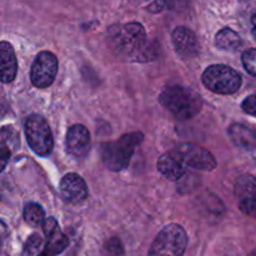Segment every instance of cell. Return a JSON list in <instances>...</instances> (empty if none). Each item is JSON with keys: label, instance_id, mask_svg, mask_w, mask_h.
Here are the masks:
<instances>
[{"label": "cell", "instance_id": "obj_1", "mask_svg": "<svg viewBox=\"0 0 256 256\" xmlns=\"http://www.w3.org/2000/svg\"><path fill=\"white\" fill-rule=\"evenodd\" d=\"M159 102L172 116L179 120H189L196 116L202 108V99L195 90L188 86H168L162 92Z\"/></svg>", "mask_w": 256, "mask_h": 256}, {"label": "cell", "instance_id": "obj_2", "mask_svg": "<svg viewBox=\"0 0 256 256\" xmlns=\"http://www.w3.org/2000/svg\"><path fill=\"white\" fill-rule=\"evenodd\" d=\"M142 132H130L118 140L108 142L102 146V158L105 166L112 172H122L128 168L135 149L142 144Z\"/></svg>", "mask_w": 256, "mask_h": 256}, {"label": "cell", "instance_id": "obj_3", "mask_svg": "<svg viewBox=\"0 0 256 256\" xmlns=\"http://www.w3.org/2000/svg\"><path fill=\"white\" fill-rule=\"evenodd\" d=\"M112 46L122 55L140 58L146 49V32L140 22L115 25L109 29Z\"/></svg>", "mask_w": 256, "mask_h": 256}, {"label": "cell", "instance_id": "obj_4", "mask_svg": "<svg viewBox=\"0 0 256 256\" xmlns=\"http://www.w3.org/2000/svg\"><path fill=\"white\" fill-rule=\"evenodd\" d=\"M188 246V234L178 224L166 225L150 246L148 256H184Z\"/></svg>", "mask_w": 256, "mask_h": 256}, {"label": "cell", "instance_id": "obj_5", "mask_svg": "<svg viewBox=\"0 0 256 256\" xmlns=\"http://www.w3.org/2000/svg\"><path fill=\"white\" fill-rule=\"evenodd\" d=\"M202 84L215 94H234L242 86V75L228 65H210L202 74Z\"/></svg>", "mask_w": 256, "mask_h": 256}, {"label": "cell", "instance_id": "obj_6", "mask_svg": "<svg viewBox=\"0 0 256 256\" xmlns=\"http://www.w3.org/2000/svg\"><path fill=\"white\" fill-rule=\"evenodd\" d=\"M25 136L35 154L46 156L52 152L54 140L46 120L40 115H30L25 122Z\"/></svg>", "mask_w": 256, "mask_h": 256}, {"label": "cell", "instance_id": "obj_7", "mask_svg": "<svg viewBox=\"0 0 256 256\" xmlns=\"http://www.w3.org/2000/svg\"><path fill=\"white\" fill-rule=\"evenodd\" d=\"M58 58L50 52H40L30 69V80L35 88L45 89L54 82L58 74Z\"/></svg>", "mask_w": 256, "mask_h": 256}, {"label": "cell", "instance_id": "obj_8", "mask_svg": "<svg viewBox=\"0 0 256 256\" xmlns=\"http://www.w3.org/2000/svg\"><path fill=\"white\" fill-rule=\"evenodd\" d=\"M180 154L184 158L188 166L202 172H212L216 168V160L214 155L208 152L205 148L195 144H182L178 148Z\"/></svg>", "mask_w": 256, "mask_h": 256}, {"label": "cell", "instance_id": "obj_9", "mask_svg": "<svg viewBox=\"0 0 256 256\" xmlns=\"http://www.w3.org/2000/svg\"><path fill=\"white\" fill-rule=\"evenodd\" d=\"M235 195L240 210L256 219V178L250 175L239 178L235 185Z\"/></svg>", "mask_w": 256, "mask_h": 256}, {"label": "cell", "instance_id": "obj_10", "mask_svg": "<svg viewBox=\"0 0 256 256\" xmlns=\"http://www.w3.org/2000/svg\"><path fill=\"white\" fill-rule=\"evenodd\" d=\"M60 196L65 202L69 204H79L88 198V186L85 180L75 172H69L64 175L59 185Z\"/></svg>", "mask_w": 256, "mask_h": 256}, {"label": "cell", "instance_id": "obj_11", "mask_svg": "<svg viewBox=\"0 0 256 256\" xmlns=\"http://www.w3.org/2000/svg\"><path fill=\"white\" fill-rule=\"evenodd\" d=\"M174 49L182 59H190L199 54L200 44L194 32L185 26H178L172 34Z\"/></svg>", "mask_w": 256, "mask_h": 256}, {"label": "cell", "instance_id": "obj_12", "mask_svg": "<svg viewBox=\"0 0 256 256\" xmlns=\"http://www.w3.org/2000/svg\"><path fill=\"white\" fill-rule=\"evenodd\" d=\"M186 162L178 149L162 154L158 160V170L170 182H178L186 172Z\"/></svg>", "mask_w": 256, "mask_h": 256}, {"label": "cell", "instance_id": "obj_13", "mask_svg": "<svg viewBox=\"0 0 256 256\" xmlns=\"http://www.w3.org/2000/svg\"><path fill=\"white\" fill-rule=\"evenodd\" d=\"M42 232L46 238V252L49 256H56L62 254L68 248L69 240L66 235L62 232L59 229L58 222L54 218H48L42 222Z\"/></svg>", "mask_w": 256, "mask_h": 256}, {"label": "cell", "instance_id": "obj_14", "mask_svg": "<svg viewBox=\"0 0 256 256\" xmlns=\"http://www.w3.org/2000/svg\"><path fill=\"white\" fill-rule=\"evenodd\" d=\"M65 146L68 152L78 158L84 156L90 146V132L84 125H72L69 128L65 138Z\"/></svg>", "mask_w": 256, "mask_h": 256}, {"label": "cell", "instance_id": "obj_15", "mask_svg": "<svg viewBox=\"0 0 256 256\" xmlns=\"http://www.w3.org/2000/svg\"><path fill=\"white\" fill-rule=\"evenodd\" d=\"M0 66L2 82L8 84L15 79L18 72V62L14 49L8 42H0Z\"/></svg>", "mask_w": 256, "mask_h": 256}, {"label": "cell", "instance_id": "obj_16", "mask_svg": "<svg viewBox=\"0 0 256 256\" xmlns=\"http://www.w3.org/2000/svg\"><path fill=\"white\" fill-rule=\"evenodd\" d=\"M229 135L236 146L249 152L256 149V130L254 128L236 122L230 125Z\"/></svg>", "mask_w": 256, "mask_h": 256}, {"label": "cell", "instance_id": "obj_17", "mask_svg": "<svg viewBox=\"0 0 256 256\" xmlns=\"http://www.w3.org/2000/svg\"><path fill=\"white\" fill-rule=\"evenodd\" d=\"M19 146V138L12 126H4L0 134V168L5 169L6 162H9L10 155Z\"/></svg>", "mask_w": 256, "mask_h": 256}, {"label": "cell", "instance_id": "obj_18", "mask_svg": "<svg viewBox=\"0 0 256 256\" xmlns=\"http://www.w3.org/2000/svg\"><path fill=\"white\" fill-rule=\"evenodd\" d=\"M215 44L219 49L228 50V52H235L239 49L242 44V40L236 32L230 28H224L220 30L215 38Z\"/></svg>", "mask_w": 256, "mask_h": 256}, {"label": "cell", "instance_id": "obj_19", "mask_svg": "<svg viewBox=\"0 0 256 256\" xmlns=\"http://www.w3.org/2000/svg\"><path fill=\"white\" fill-rule=\"evenodd\" d=\"M44 210L36 202H28L24 208V219L32 226H39L44 222Z\"/></svg>", "mask_w": 256, "mask_h": 256}, {"label": "cell", "instance_id": "obj_20", "mask_svg": "<svg viewBox=\"0 0 256 256\" xmlns=\"http://www.w3.org/2000/svg\"><path fill=\"white\" fill-rule=\"evenodd\" d=\"M25 256H49L46 252V242L38 234L32 235L25 245Z\"/></svg>", "mask_w": 256, "mask_h": 256}, {"label": "cell", "instance_id": "obj_21", "mask_svg": "<svg viewBox=\"0 0 256 256\" xmlns=\"http://www.w3.org/2000/svg\"><path fill=\"white\" fill-rule=\"evenodd\" d=\"M242 65H244L245 70L252 76L256 78V49L245 50L242 52Z\"/></svg>", "mask_w": 256, "mask_h": 256}, {"label": "cell", "instance_id": "obj_22", "mask_svg": "<svg viewBox=\"0 0 256 256\" xmlns=\"http://www.w3.org/2000/svg\"><path fill=\"white\" fill-rule=\"evenodd\" d=\"M104 250L105 254L108 256H122V252H124L122 242L118 238H112L110 240H108L104 246Z\"/></svg>", "mask_w": 256, "mask_h": 256}, {"label": "cell", "instance_id": "obj_23", "mask_svg": "<svg viewBox=\"0 0 256 256\" xmlns=\"http://www.w3.org/2000/svg\"><path fill=\"white\" fill-rule=\"evenodd\" d=\"M242 108L246 114L256 116V94L248 96L246 99L242 102Z\"/></svg>", "mask_w": 256, "mask_h": 256}, {"label": "cell", "instance_id": "obj_24", "mask_svg": "<svg viewBox=\"0 0 256 256\" xmlns=\"http://www.w3.org/2000/svg\"><path fill=\"white\" fill-rule=\"evenodd\" d=\"M252 36L255 38V40H256V12L254 15H252Z\"/></svg>", "mask_w": 256, "mask_h": 256}, {"label": "cell", "instance_id": "obj_25", "mask_svg": "<svg viewBox=\"0 0 256 256\" xmlns=\"http://www.w3.org/2000/svg\"><path fill=\"white\" fill-rule=\"evenodd\" d=\"M249 256H256V249L254 250V252H250V255H249Z\"/></svg>", "mask_w": 256, "mask_h": 256}]
</instances>
